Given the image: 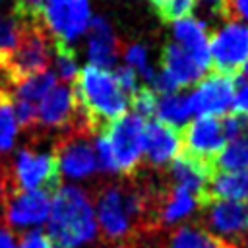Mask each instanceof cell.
Masks as SVG:
<instances>
[{
    "instance_id": "cell-1",
    "label": "cell",
    "mask_w": 248,
    "mask_h": 248,
    "mask_svg": "<svg viewBox=\"0 0 248 248\" xmlns=\"http://www.w3.org/2000/svg\"><path fill=\"white\" fill-rule=\"evenodd\" d=\"M70 89L79 114L85 118L95 138L103 134L107 124L126 114L128 95L120 89L108 70L89 64L76 74Z\"/></svg>"
},
{
    "instance_id": "cell-2",
    "label": "cell",
    "mask_w": 248,
    "mask_h": 248,
    "mask_svg": "<svg viewBox=\"0 0 248 248\" xmlns=\"http://www.w3.org/2000/svg\"><path fill=\"white\" fill-rule=\"evenodd\" d=\"M48 236L64 248H79L97 234L93 198L78 186H60L50 200Z\"/></svg>"
},
{
    "instance_id": "cell-3",
    "label": "cell",
    "mask_w": 248,
    "mask_h": 248,
    "mask_svg": "<svg viewBox=\"0 0 248 248\" xmlns=\"http://www.w3.org/2000/svg\"><path fill=\"white\" fill-rule=\"evenodd\" d=\"M62 174L52 153L35 151L25 145L10 163V194L21 190L45 192L50 198L60 190Z\"/></svg>"
},
{
    "instance_id": "cell-4",
    "label": "cell",
    "mask_w": 248,
    "mask_h": 248,
    "mask_svg": "<svg viewBox=\"0 0 248 248\" xmlns=\"http://www.w3.org/2000/svg\"><path fill=\"white\" fill-rule=\"evenodd\" d=\"M143 134L145 120L134 112H126L105 126L101 138L110 147L116 170L122 176H130L141 165L143 159Z\"/></svg>"
},
{
    "instance_id": "cell-5",
    "label": "cell",
    "mask_w": 248,
    "mask_h": 248,
    "mask_svg": "<svg viewBox=\"0 0 248 248\" xmlns=\"http://www.w3.org/2000/svg\"><path fill=\"white\" fill-rule=\"evenodd\" d=\"M209 72L240 79L248 60V25L229 21L209 37Z\"/></svg>"
},
{
    "instance_id": "cell-6",
    "label": "cell",
    "mask_w": 248,
    "mask_h": 248,
    "mask_svg": "<svg viewBox=\"0 0 248 248\" xmlns=\"http://www.w3.org/2000/svg\"><path fill=\"white\" fill-rule=\"evenodd\" d=\"M79 120H81V114L78 112L70 85L68 83H56L37 103V130H35V136L31 140L35 141L50 130H58L60 134L70 132L78 126Z\"/></svg>"
},
{
    "instance_id": "cell-7",
    "label": "cell",
    "mask_w": 248,
    "mask_h": 248,
    "mask_svg": "<svg viewBox=\"0 0 248 248\" xmlns=\"http://www.w3.org/2000/svg\"><path fill=\"white\" fill-rule=\"evenodd\" d=\"M227 138L223 134L221 120L217 116H198L188 120L180 128V149L182 153L196 157L215 169V159L223 151Z\"/></svg>"
},
{
    "instance_id": "cell-8",
    "label": "cell",
    "mask_w": 248,
    "mask_h": 248,
    "mask_svg": "<svg viewBox=\"0 0 248 248\" xmlns=\"http://www.w3.org/2000/svg\"><path fill=\"white\" fill-rule=\"evenodd\" d=\"M238 79L207 72L192 95H188L190 112L198 116H223L231 110L232 99L236 93Z\"/></svg>"
},
{
    "instance_id": "cell-9",
    "label": "cell",
    "mask_w": 248,
    "mask_h": 248,
    "mask_svg": "<svg viewBox=\"0 0 248 248\" xmlns=\"http://www.w3.org/2000/svg\"><path fill=\"white\" fill-rule=\"evenodd\" d=\"M58 163L60 174L70 178H83L97 170L95 147L91 138L78 132H64L56 138L50 151Z\"/></svg>"
},
{
    "instance_id": "cell-10",
    "label": "cell",
    "mask_w": 248,
    "mask_h": 248,
    "mask_svg": "<svg viewBox=\"0 0 248 248\" xmlns=\"http://www.w3.org/2000/svg\"><path fill=\"white\" fill-rule=\"evenodd\" d=\"M43 17L52 39L72 41L91 21L87 0H45Z\"/></svg>"
},
{
    "instance_id": "cell-11",
    "label": "cell",
    "mask_w": 248,
    "mask_h": 248,
    "mask_svg": "<svg viewBox=\"0 0 248 248\" xmlns=\"http://www.w3.org/2000/svg\"><path fill=\"white\" fill-rule=\"evenodd\" d=\"M202 221V219H200ZM202 225L219 238L240 248L248 246V202H215L207 207Z\"/></svg>"
},
{
    "instance_id": "cell-12",
    "label": "cell",
    "mask_w": 248,
    "mask_h": 248,
    "mask_svg": "<svg viewBox=\"0 0 248 248\" xmlns=\"http://www.w3.org/2000/svg\"><path fill=\"white\" fill-rule=\"evenodd\" d=\"M50 196L37 190H21L14 192L4 200L2 205V221L8 231L16 227L41 225L48 219L50 211Z\"/></svg>"
},
{
    "instance_id": "cell-13",
    "label": "cell",
    "mask_w": 248,
    "mask_h": 248,
    "mask_svg": "<svg viewBox=\"0 0 248 248\" xmlns=\"http://www.w3.org/2000/svg\"><path fill=\"white\" fill-rule=\"evenodd\" d=\"M180 149V128H174L159 118L145 120L143 134V163L149 169H167Z\"/></svg>"
},
{
    "instance_id": "cell-14",
    "label": "cell",
    "mask_w": 248,
    "mask_h": 248,
    "mask_svg": "<svg viewBox=\"0 0 248 248\" xmlns=\"http://www.w3.org/2000/svg\"><path fill=\"white\" fill-rule=\"evenodd\" d=\"M161 66H163L161 72L172 81L176 89L190 87L207 74V70L202 68L198 60L192 54H188L178 43L165 45L161 54Z\"/></svg>"
},
{
    "instance_id": "cell-15",
    "label": "cell",
    "mask_w": 248,
    "mask_h": 248,
    "mask_svg": "<svg viewBox=\"0 0 248 248\" xmlns=\"http://www.w3.org/2000/svg\"><path fill=\"white\" fill-rule=\"evenodd\" d=\"M174 31V43H178L188 54H192L202 68L209 72V37L205 31V25L194 17H184L180 21L172 23Z\"/></svg>"
},
{
    "instance_id": "cell-16",
    "label": "cell",
    "mask_w": 248,
    "mask_h": 248,
    "mask_svg": "<svg viewBox=\"0 0 248 248\" xmlns=\"http://www.w3.org/2000/svg\"><path fill=\"white\" fill-rule=\"evenodd\" d=\"M120 41L112 35L110 25L103 17H93L89 23V64L107 70L114 64L120 52Z\"/></svg>"
},
{
    "instance_id": "cell-17",
    "label": "cell",
    "mask_w": 248,
    "mask_h": 248,
    "mask_svg": "<svg viewBox=\"0 0 248 248\" xmlns=\"http://www.w3.org/2000/svg\"><path fill=\"white\" fill-rule=\"evenodd\" d=\"M211 202H248V169L215 172L209 182Z\"/></svg>"
},
{
    "instance_id": "cell-18",
    "label": "cell",
    "mask_w": 248,
    "mask_h": 248,
    "mask_svg": "<svg viewBox=\"0 0 248 248\" xmlns=\"http://www.w3.org/2000/svg\"><path fill=\"white\" fill-rule=\"evenodd\" d=\"M190 116H192V112H190V105H188L186 95H182V93L159 95L155 118H159V120H163L174 128H182L190 120Z\"/></svg>"
},
{
    "instance_id": "cell-19",
    "label": "cell",
    "mask_w": 248,
    "mask_h": 248,
    "mask_svg": "<svg viewBox=\"0 0 248 248\" xmlns=\"http://www.w3.org/2000/svg\"><path fill=\"white\" fill-rule=\"evenodd\" d=\"M56 85V76L50 70H45L41 74H35L23 81H19L16 87H12L10 95L12 99H19V101H29V103H39L52 87Z\"/></svg>"
},
{
    "instance_id": "cell-20",
    "label": "cell",
    "mask_w": 248,
    "mask_h": 248,
    "mask_svg": "<svg viewBox=\"0 0 248 248\" xmlns=\"http://www.w3.org/2000/svg\"><path fill=\"white\" fill-rule=\"evenodd\" d=\"M248 169V134L232 140L215 159V172Z\"/></svg>"
},
{
    "instance_id": "cell-21",
    "label": "cell",
    "mask_w": 248,
    "mask_h": 248,
    "mask_svg": "<svg viewBox=\"0 0 248 248\" xmlns=\"http://www.w3.org/2000/svg\"><path fill=\"white\" fill-rule=\"evenodd\" d=\"M12 95L6 89H0V153H6L14 147L17 124L12 110Z\"/></svg>"
},
{
    "instance_id": "cell-22",
    "label": "cell",
    "mask_w": 248,
    "mask_h": 248,
    "mask_svg": "<svg viewBox=\"0 0 248 248\" xmlns=\"http://www.w3.org/2000/svg\"><path fill=\"white\" fill-rule=\"evenodd\" d=\"M198 0H151V8L165 23H174L184 17H192Z\"/></svg>"
},
{
    "instance_id": "cell-23",
    "label": "cell",
    "mask_w": 248,
    "mask_h": 248,
    "mask_svg": "<svg viewBox=\"0 0 248 248\" xmlns=\"http://www.w3.org/2000/svg\"><path fill=\"white\" fill-rule=\"evenodd\" d=\"M19 35H21V21L14 14L2 16L0 17V70L4 68L10 54L14 52L19 41Z\"/></svg>"
},
{
    "instance_id": "cell-24",
    "label": "cell",
    "mask_w": 248,
    "mask_h": 248,
    "mask_svg": "<svg viewBox=\"0 0 248 248\" xmlns=\"http://www.w3.org/2000/svg\"><path fill=\"white\" fill-rule=\"evenodd\" d=\"M52 50L56 54V70L58 76L64 83H72V79L78 74V66H76V52L74 48L66 43V41H58L52 39Z\"/></svg>"
},
{
    "instance_id": "cell-25",
    "label": "cell",
    "mask_w": 248,
    "mask_h": 248,
    "mask_svg": "<svg viewBox=\"0 0 248 248\" xmlns=\"http://www.w3.org/2000/svg\"><path fill=\"white\" fill-rule=\"evenodd\" d=\"M157 99H159V95L149 85H140L128 97V105L132 107V110H134L136 116H140L143 120H149V118H155Z\"/></svg>"
},
{
    "instance_id": "cell-26",
    "label": "cell",
    "mask_w": 248,
    "mask_h": 248,
    "mask_svg": "<svg viewBox=\"0 0 248 248\" xmlns=\"http://www.w3.org/2000/svg\"><path fill=\"white\" fill-rule=\"evenodd\" d=\"M124 60L128 62V66L138 74H141L147 81H151L153 79V76H155V72L147 66V52H145V48L141 46V45H138V43H132V45H124Z\"/></svg>"
},
{
    "instance_id": "cell-27",
    "label": "cell",
    "mask_w": 248,
    "mask_h": 248,
    "mask_svg": "<svg viewBox=\"0 0 248 248\" xmlns=\"http://www.w3.org/2000/svg\"><path fill=\"white\" fill-rule=\"evenodd\" d=\"M219 16L229 21L248 19V0H225Z\"/></svg>"
},
{
    "instance_id": "cell-28",
    "label": "cell",
    "mask_w": 248,
    "mask_h": 248,
    "mask_svg": "<svg viewBox=\"0 0 248 248\" xmlns=\"http://www.w3.org/2000/svg\"><path fill=\"white\" fill-rule=\"evenodd\" d=\"M114 79H116V83L120 85V89L130 97L140 85H138V74L130 68V66H118L116 70H114Z\"/></svg>"
},
{
    "instance_id": "cell-29",
    "label": "cell",
    "mask_w": 248,
    "mask_h": 248,
    "mask_svg": "<svg viewBox=\"0 0 248 248\" xmlns=\"http://www.w3.org/2000/svg\"><path fill=\"white\" fill-rule=\"evenodd\" d=\"M17 248H52V240L45 231L35 229V231L23 232L19 236Z\"/></svg>"
},
{
    "instance_id": "cell-30",
    "label": "cell",
    "mask_w": 248,
    "mask_h": 248,
    "mask_svg": "<svg viewBox=\"0 0 248 248\" xmlns=\"http://www.w3.org/2000/svg\"><path fill=\"white\" fill-rule=\"evenodd\" d=\"M231 110L236 112V114H240V116H246V118H248V83L238 85V89H236V93H234V99H232Z\"/></svg>"
},
{
    "instance_id": "cell-31",
    "label": "cell",
    "mask_w": 248,
    "mask_h": 248,
    "mask_svg": "<svg viewBox=\"0 0 248 248\" xmlns=\"http://www.w3.org/2000/svg\"><path fill=\"white\" fill-rule=\"evenodd\" d=\"M0 248H17L14 232L8 231L6 227H0Z\"/></svg>"
},
{
    "instance_id": "cell-32",
    "label": "cell",
    "mask_w": 248,
    "mask_h": 248,
    "mask_svg": "<svg viewBox=\"0 0 248 248\" xmlns=\"http://www.w3.org/2000/svg\"><path fill=\"white\" fill-rule=\"evenodd\" d=\"M203 2L211 4V6H213V10H215L217 14H221V8H223V2H225V0H203Z\"/></svg>"
},
{
    "instance_id": "cell-33",
    "label": "cell",
    "mask_w": 248,
    "mask_h": 248,
    "mask_svg": "<svg viewBox=\"0 0 248 248\" xmlns=\"http://www.w3.org/2000/svg\"><path fill=\"white\" fill-rule=\"evenodd\" d=\"M219 248H240V246H236V244H232V242H227V240L219 238Z\"/></svg>"
},
{
    "instance_id": "cell-34",
    "label": "cell",
    "mask_w": 248,
    "mask_h": 248,
    "mask_svg": "<svg viewBox=\"0 0 248 248\" xmlns=\"http://www.w3.org/2000/svg\"><path fill=\"white\" fill-rule=\"evenodd\" d=\"M242 74H244V76H246V78H248V60H246V64H244V66H242Z\"/></svg>"
},
{
    "instance_id": "cell-35",
    "label": "cell",
    "mask_w": 248,
    "mask_h": 248,
    "mask_svg": "<svg viewBox=\"0 0 248 248\" xmlns=\"http://www.w3.org/2000/svg\"><path fill=\"white\" fill-rule=\"evenodd\" d=\"M52 248H64V246H60V244H56V246H54V244H52Z\"/></svg>"
}]
</instances>
